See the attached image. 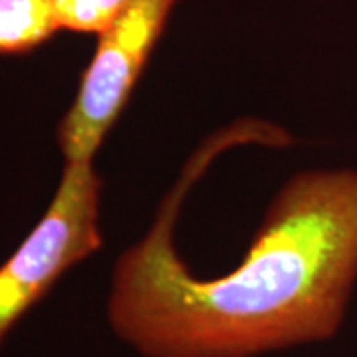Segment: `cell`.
<instances>
[{"label":"cell","mask_w":357,"mask_h":357,"mask_svg":"<svg viewBox=\"0 0 357 357\" xmlns=\"http://www.w3.org/2000/svg\"><path fill=\"white\" fill-rule=\"evenodd\" d=\"M189 178L119 256L107 319L143 357H256L328 342L357 282V171L300 173L278 192L241 266L199 280L173 246Z\"/></svg>","instance_id":"6da1fadb"},{"label":"cell","mask_w":357,"mask_h":357,"mask_svg":"<svg viewBox=\"0 0 357 357\" xmlns=\"http://www.w3.org/2000/svg\"><path fill=\"white\" fill-rule=\"evenodd\" d=\"M100 192L91 163H66L48 211L0 266V345L70 268L102 248Z\"/></svg>","instance_id":"7a4b0ae2"},{"label":"cell","mask_w":357,"mask_h":357,"mask_svg":"<svg viewBox=\"0 0 357 357\" xmlns=\"http://www.w3.org/2000/svg\"><path fill=\"white\" fill-rule=\"evenodd\" d=\"M177 2L131 0L128 8L98 34V46L82 74L76 100L58 128L66 163H91L129 102Z\"/></svg>","instance_id":"3957f363"},{"label":"cell","mask_w":357,"mask_h":357,"mask_svg":"<svg viewBox=\"0 0 357 357\" xmlns=\"http://www.w3.org/2000/svg\"><path fill=\"white\" fill-rule=\"evenodd\" d=\"M58 30L54 0H0V56L36 50Z\"/></svg>","instance_id":"277c9868"},{"label":"cell","mask_w":357,"mask_h":357,"mask_svg":"<svg viewBox=\"0 0 357 357\" xmlns=\"http://www.w3.org/2000/svg\"><path fill=\"white\" fill-rule=\"evenodd\" d=\"M131 0H54V10L60 30L102 34Z\"/></svg>","instance_id":"5b68a950"}]
</instances>
